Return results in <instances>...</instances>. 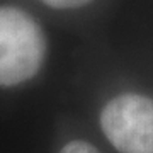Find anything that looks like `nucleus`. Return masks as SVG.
<instances>
[{
	"label": "nucleus",
	"mask_w": 153,
	"mask_h": 153,
	"mask_svg": "<svg viewBox=\"0 0 153 153\" xmlns=\"http://www.w3.org/2000/svg\"><path fill=\"white\" fill-rule=\"evenodd\" d=\"M46 53V39L33 17L16 7H0V85L33 78Z\"/></svg>",
	"instance_id": "nucleus-1"
},
{
	"label": "nucleus",
	"mask_w": 153,
	"mask_h": 153,
	"mask_svg": "<svg viewBox=\"0 0 153 153\" xmlns=\"http://www.w3.org/2000/svg\"><path fill=\"white\" fill-rule=\"evenodd\" d=\"M100 126L121 153H153V99L117 95L102 109Z\"/></svg>",
	"instance_id": "nucleus-2"
},
{
	"label": "nucleus",
	"mask_w": 153,
	"mask_h": 153,
	"mask_svg": "<svg viewBox=\"0 0 153 153\" xmlns=\"http://www.w3.org/2000/svg\"><path fill=\"white\" fill-rule=\"evenodd\" d=\"M41 2L53 9H76L90 4L92 0H41Z\"/></svg>",
	"instance_id": "nucleus-3"
},
{
	"label": "nucleus",
	"mask_w": 153,
	"mask_h": 153,
	"mask_svg": "<svg viewBox=\"0 0 153 153\" xmlns=\"http://www.w3.org/2000/svg\"><path fill=\"white\" fill-rule=\"evenodd\" d=\"M60 153H99L90 143L85 141H70L68 145L61 148Z\"/></svg>",
	"instance_id": "nucleus-4"
}]
</instances>
